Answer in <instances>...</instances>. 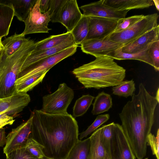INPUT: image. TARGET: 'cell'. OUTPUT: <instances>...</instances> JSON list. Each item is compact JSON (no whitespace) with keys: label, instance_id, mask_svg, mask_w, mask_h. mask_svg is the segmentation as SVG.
<instances>
[{"label":"cell","instance_id":"1","mask_svg":"<svg viewBox=\"0 0 159 159\" xmlns=\"http://www.w3.org/2000/svg\"><path fill=\"white\" fill-rule=\"evenodd\" d=\"M31 115L32 138L43 147L45 157L66 159L79 140L75 118L68 113L51 114L36 109Z\"/></svg>","mask_w":159,"mask_h":159},{"label":"cell","instance_id":"2","mask_svg":"<svg viewBox=\"0 0 159 159\" xmlns=\"http://www.w3.org/2000/svg\"><path fill=\"white\" fill-rule=\"evenodd\" d=\"M158 103L141 83L138 93H134L119 114L121 127L137 159L146 155L147 137L151 133Z\"/></svg>","mask_w":159,"mask_h":159},{"label":"cell","instance_id":"3","mask_svg":"<svg viewBox=\"0 0 159 159\" xmlns=\"http://www.w3.org/2000/svg\"><path fill=\"white\" fill-rule=\"evenodd\" d=\"M72 73L85 88L99 89L119 84L125 77L126 70L113 58L100 56L74 69Z\"/></svg>","mask_w":159,"mask_h":159},{"label":"cell","instance_id":"4","mask_svg":"<svg viewBox=\"0 0 159 159\" xmlns=\"http://www.w3.org/2000/svg\"><path fill=\"white\" fill-rule=\"evenodd\" d=\"M36 42L30 39L24 43L15 53L9 56L5 54L0 60V99L16 93L15 84L26 59L34 49Z\"/></svg>","mask_w":159,"mask_h":159},{"label":"cell","instance_id":"5","mask_svg":"<svg viewBox=\"0 0 159 159\" xmlns=\"http://www.w3.org/2000/svg\"><path fill=\"white\" fill-rule=\"evenodd\" d=\"M158 17L157 13L144 16L130 27L117 33H112L106 38L123 46H125L157 26Z\"/></svg>","mask_w":159,"mask_h":159},{"label":"cell","instance_id":"6","mask_svg":"<svg viewBox=\"0 0 159 159\" xmlns=\"http://www.w3.org/2000/svg\"><path fill=\"white\" fill-rule=\"evenodd\" d=\"M74 92L65 83L59 84L54 93L43 97V112L49 114H65L74 97Z\"/></svg>","mask_w":159,"mask_h":159},{"label":"cell","instance_id":"7","mask_svg":"<svg viewBox=\"0 0 159 159\" xmlns=\"http://www.w3.org/2000/svg\"><path fill=\"white\" fill-rule=\"evenodd\" d=\"M77 46L76 45L73 46L34 62L20 72L16 80H22L43 71L49 70L61 61L75 53Z\"/></svg>","mask_w":159,"mask_h":159},{"label":"cell","instance_id":"8","mask_svg":"<svg viewBox=\"0 0 159 159\" xmlns=\"http://www.w3.org/2000/svg\"><path fill=\"white\" fill-rule=\"evenodd\" d=\"M32 116L17 127L12 129L6 137V142L3 148L6 155L14 150L25 148L29 140L32 138Z\"/></svg>","mask_w":159,"mask_h":159},{"label":"cell","instance_id":"9","mask_svg":"<svg viewBox=\"0 0 159 159\" xmlns=\"http://www.w3.org/2000/svg\"><path fill=\"white\" fill-rule=\"evenodd\" d=\"M40 0H37L28 17L24 21L25 28L22 35L37 33H48L51 29L48 27L50 21L49 11L45 13L40 11Z\"/></svg>","mask_w":159,"mask_h":159},{"label":"cell","instance_id":"10","mask_svg":"<svg viewBox=\"0 0 159 159\" xmlns=\"http://www.w3.org/2000/svg\"><path fill=\"white\" fill-rule=\"evenodd\" d=\"M135 158L121 125L115 123L110 159H135Z\"/></svg>","mask_w":159,"mask_h":159},{"label":"cell","instance_id":"11","mask_svg":"<svg viewBox=\"0 0 159 159\" xmlns=\"http://www.w3.org/2000/svg\"><path fill=\"white\" fill-rule=\"evenodd\" d=\"M84 52L96 57L107 56L110 53L122 48L123 46L106 37L102 39L86 40L81 44Z\"/></svg>","mask_w":159,"mask_h":159},{"label":"cell","instance_id":"12","mask_svg":"<svg viewBox=\"0 0 159 159\" xmlns=\"http://www.w3.org/2000/svg\"><path fill=\"white\" fill-rule=\"evenodd\" d=\"M84 16L108 18L118 20L125 18L129 11H120L106 4L103 0L82 6Z\"/></svg>","mask_w":159,"mask_h":159},{"label":"cell","instance_id":"13","mask_svg":"<svg viewBox=\"0 0 159 159\" xmlns=\"http://www.w3.org/2000/svg\"><path fill=\"white\" fill-rule=\"evenodd\" d=\"M89 29L85 40L104 38L112 34L116 28V20L99 17L88 16Z\"/></svg>","mask_w":159,"mask_h":159},{"label":"cell","instance_id":"14","mask_svg":"<svg viewBox=\"0 0 159 159\" xmlns=\"http://www.w3.org/2000/svg\"><path fill=\"white\" fill-rule=\"evenodd\" d=\"M30 101L29 95L25 92H17L13 95L0 99V112L15 117Z\"/></svg>","mask_w":159,"mask_h":159},{"label":"cell","instance_id":"15","mask_svg":"<svg viewBox=\"0 0 159 159\" xmlns=\"http://www.w3.org/2000/svg\"><path fill=\"white\" fill-rule=\"evenodd\" d=\"M81 12L76 0H66L62 8L59 23L71 32L82 18Z\"/></svg>","mask_w":159,"mask_h":159},{"label":"cell","instance_id":"16","mask_svg":"<svg viewBox=\"0 0 159 159\" xmlns=\"http://www.w3.org/2000/svg\"><path fill=\"white\" fill-rule=\"evenodd\" d=\"M75 45H76L71 33L64 41L55 47L36 52L32 51L24 62L20 72L30 65L41 59L55 54Z\"/></svg>","mask_w":159,"mask_h":159},{"label":"cell","instance_id":"17","mask_svg":"<svg viewBox=\"0 0 159 159\" xmlns=\"http://www.w3.org/2000/svg\"><path fill=\"white\" fill-rule=\"evenodd\" d=\"M159 40V25L146 33L135 40L123 46L122 51L127 53L139 52L149 46L154 42Z\"/></svg>","mask_w":159,"mask_h":159},{"label":"cell","instance_id":"18","mask_svg":"<svg viewBox=\"0 0 159 159\" xmlns=\"http://www.w3.org/2000/svg\"><path fill=\"white\" fill-rule=\"evenodd\" d=\"M106 4L120 11L143 9L154 5L153 0H103Z\"/></svg>","mask_w":159,"mask_h":159},{"label":"cell","instance_id":"19","mask_svg":"<svg viewBox=\"0 0 159 159\" xmlns=\"http://www.w3.org/2000/svg\"><path fill=\"white\" fill-rule=\"evenodd\" d=\"M37 0H0V3L11 6L14 9V16L24 22L28 17Z\"/></svg>","mask_w":159,"mask_h":159},{"label":"cell","instance_id":"20","mask_svg":"<svg viewBox=\"0 0 159 159\" xmlns=\"http://www.w3.org/2000/svg\"><path fill=\"white\" fill-rule=\"evenodd\" d=\"M101 128L89 137L90 145L88 159H110L100 140Z\"/></svg>","mask_w":159,"mask_h":159},{"label":"cell","instance_id":"21","mask_svg":"<svg viewBox=\"0 0 159 159\" xmlns=\"http://www.w3.org/2000/svg\"><path fill=\"white\" fill-rule=\"evenodd\" d=\"M150 45L139 52L132 53L124 52L122 51L121 48L110 53L107 56L118 60H135L140 61L153 67V64L148 52Z\"/></svg>","mask_w":159,"mask_h":159},{"label":"cell","instance_id":"22","mask_svg":"<svg viewBox=\"0 0 159 159\" xmlns=\"http://www.w3.org/2000/svg\"><path fill=\"white\" fill-rule=\"evenodd\" d=\"M14 11L10 5L0 3V38L8 34Z\"/></svg>","mask_w":159,"mask_h":159},{"label":"cell","instance_id":"23","mask_svg":"<svg viewBox=\"0 0 159 159\" xmlns=\"http://www.w3.org/2000/svg\"><path fill=\"white\" fill-rule=\"evenodd\" d=\"M30 39L26 38L25 36L21 34H14L7 38H5L2 41L5 55L7 57L10 56L15 53L20 48L22 44Z\"/></svg>","mask_w":159,"mask_h":159},{"label":"cell","instance_id":"24","mask_svg":"<svg viewBox=\"0 0 159 159\" xmlns=\"http://www.w3.org/2000/svg\"><path fill=\"white\" fill-rule=\"evenodd\" d=\"M49 70H46L27 78L16 80L15 86L16 92L27 93L41 82Z\"/></svg>","mask_w":159,"mask_h":159},{"label":"cell","instance_id":"25","mask_svg":"<svg viewBox=\"0 0 159 159\" xmlns=\"http://www.w3.org/2000/svg\"><path fill=\"white\" fill-rule=\"evenodd\" d=\"M89 29V18L83 16L70 32L76 45L81 44L85 41Z\"/></svg>","mask_w":159,"mask_h":159},{"label":"cell","instance_id":"26","mask_svg":"<svg viewBox=\"0 0 159 159\" xmlns=\"http://www.w3.org/2000/svg\"><path fill=\"white\" fill-rule=\"evenodd\" d=\"M112 99L111 95L102 92L95 98L91 112L97 115L108 111L112 107Z\"/></svg>","mask_w":159,"mask_h":159},{"label":"cell","instance_id":"27","mask_svg":"<svg viewBox=\"0 0 159 159\" xmlns=\"http://www.w3.org/2000/svg\"><path fill=\"white\" fill-rule=\"evenodd\" d=\"M70 32L56 35H52L36 42V46L33 50L36 52L55 47L64 41L69 36Z\"/></svg>","mask_w":159,"mask_h":159},{"label":"cell","instance_id":"28","mask_svg":"<svg viewBox=\"0 0 159 159\" xmlns=\"http://www.w3.org/2000/svg\"><path fill=\"white\" fill-rule=\"evenodd\" d=\"M89 145V138L83 140H79L66 159H88Z\"/></svg>","mask_w":159,"mask_h":159},{"label":"cell","instance_id":"29","mask_svg":"<svg viewBox=\"0 0 159 159\" xmlns=\"http://www.w3.org/2000/svg\"><path fill=\"white\" fill-rule=\"evenodd\" d=\"M115 123L113 122L101 127L100 140L109 159L112 145Z\"/></svg>","mask_w":159,"mask_h":159},{"label":"cell","instance_id":"30","mask_svg":"<svg viewBox=\"0 0 159 159\" xmlns=\"http://www.w3.org/2000/svg\"><path fill=\"white\" fill-rule=\"evenodd\" d=\"M89 95H83L75 102L73 107V116L74 118L82 116L88 110L94 98Z\"/></svg>","mask_w":159,"mask_h":159},{"label":"cell","instance_id":"31","mask_svg":"<svg viewBox=\"0 0 159 159\" xmlns=\"http://www.w3.org/2000/svg\"><path fill=\"white\" fill-rule=\"evenodd\" d=\"M135 90V84L133 80L123 81L112 88L113 94L125 98L132 97Z\"/></svg>","mask_w":159,"mask_h":159},{"label":"cell","instance_id":"32","mask_svg":"<svg viewBox=\"0 0 159 159\" xmlns=\"http://www.w3.org/2000/svg\"><path fill=\"white\" fill-rule=\"evenodd\" d=\"M144 16L143 15H136L118 20L116 28L112 33H117L130 27L142 19Z\"/></svg>","mask_w":159,"mask_h":159},{"label":"cell","instance_id":"33","mask_svg":"<svg viewBox=\"0 0 159 159\" xmlns=\"http://www.w3.org/2000/svg\"><path fill=\"white\" fill-rule=\"evenodd\" d=\"M66 0H51L49 10L50 21L59 22L61 12Z\"/></svg>","mask_w":159,"mask_h":159},{"label":"cell","instance_id":"34","mask_svg":"<svg viewBox=\"0 0 159 159\" xmlns=\"http://www.w3.org/2000/svg\"><path fill=\"white\" fill-rule=\"evenodd\" d=\"M32 156L39 159L45 157L43 152V147L32 138L28 140L25 148Z\"/></svg>","mask_w":159,"mask_h":159},{"label":"cell","instance_id":"35","mask_svg":"<svg viewBox=\"0 0 159 159\" xmlns=\"http://www.w3.org/2000/svg\"><path fill=\"white\" fill-rule=\"evenodd\" d=\"M109 118V114H107L97 116L92 124L85 131L80 134V139L81 140L86 137L102 124L107 122Z\"/></svg>","mask_w":159,"mask_h":159},{"label":"cell","instance_id":"36","mask_svg":"<svg viewBox=\"0 0 159 159\" xmlns=\"http://www.w3.org/2000/svg\"><path fill=\"white\" fill-rule=\"evenodd\" d=\"M149 55L156 71L159 70V40L152 43L148 48Z\"/></svg>","mask_w":159,"mask_h":159},{"label":"cell","instance_id":"37","mask_svg":"<svg viewBox=\"0 0 159 159\" xmlns=\"http://www.w3.org/2000/svg\"><path fill=\"white\" fill-rule=\"evenodd\" d=\"M147 145L149 146L153 155L157 159H159V129H158L155 136L151 133L148 136Z\"/></svg>","mask_w":159,"mask_h":159},{"label":"cell","instance_id":"38","mask_svg":"<svg viewBox=\"0 0 159 159\" xmlns=\"http://www.w3.org/2000/svg\"><path fill=\"white\" fill-rule=\"evenodd\" d=\"M6 156L7 159H39L32 156L25 148L12 151Z\"/></svg>","mask_w":159,"mask_h":159},{"label":"cell","instance_id":"39","mask_svg":"<svg viewBox=\"0 0 159 159\" xmlns=\"http://www.w3.org/2000/svg\"><path fill=\"white\" fill-rule=\"evenodd\" d=\"M14 121L13 117L5 113L0 112V129L7 125H12Z\"/></svg>","mask_w":159,"mask_h":159},{"label":"cell","instance_id":"40","mask_svg":"<svg viewBox=\"0 0 159 159\" xmlns=\"http://www.w3.org/2000/svg\"><path fill=\"white\" fill-rule=\"evenodd\" d=\"M51 0H40L39 8L41 12L45 13L49 10Z\"/></svg>","mask_w":159,"mask_h":159},{"label":"cell","instance_id":"41","mask_svg":"<svg viewBox=\"0 0 159 159\" xmlns=\"http://www.w3.org/2000/svg\"><path fill=\"white\" fill-rule=\"evenodd\" d=\"M6 140L5 128L0 129V147L3 146L6 144Z\"/></svg>","mask_w":159,"mask_h":159},{"label":"cell","instance_id":"42","mask_svg":"<svg viewBox=\"0 0 159 159\" xmlns=\"http://www.w3.org/2000/svg\"><path fill=\"white\" fill-rule=\"evenodd\" d=\"M154 5H155L157 10L159 11V0H153Z\"/></svg>","mask_w":159,"mask_h":159},{"label":"cell","instance_id":"43","mask_svg":"<svg viewBox=\"0 0 159 159\" xmlns=\"http://www.w3.org/2000/svg\"><path fill=\"white\" fill-rule=\"evenodd\" d=\"M4 54V48H0V60L2 58Z\"/></svg>","mask_w":159,"mask_h":159},{"label":"cell","instance_id":"44","mask_svg":"<svg viewBox=\"0 0 159 159\" xmlns=\"http://www.w3.org/2000/svg\"><path fill=\"white\" fill-rule=\"evenodd\" d=\"M155 97L157 101H159V89H158L156 94V96Z\"/></svg>","mask_w":159,"mask_h":159},{"label":"cell","instance_id":"45","mask_svg":"<svg viewBox=\"0 0 159 159\" xmlns=\"http://www.w3.org/2000/svg\"><path fill=\"white\" fill-rule=\"evenodd\" d=\"M0 48H4L2 43V38H0Z\"/></svg>","mask_w":159,"mask_h":159},{"label":"cell","instance_id":"46","mask_svg":"<svg viewBox=\"0 0 159 159\" xmlns=\"http://www.w3.org/2000/svg\"><path fill=\"white\" fill-rule=\"evenodd\" d=\"M41 159H50V158H48L47 157H45Z\"/></svg>","mask_w":159,"mask_h":159},{"label":"cell","instance_id":"47","mask_svg":"<svg viewBox=\"0 0 159 159\" xmlns=\"http://www.w3.org/2000/svg\"><path fill=\"white\" fill-rule=\"evenodd\" d=\"M148 159V158H145V159Z\"/></svg>","mask_w":159,"mask_h":159}]
</instances>
